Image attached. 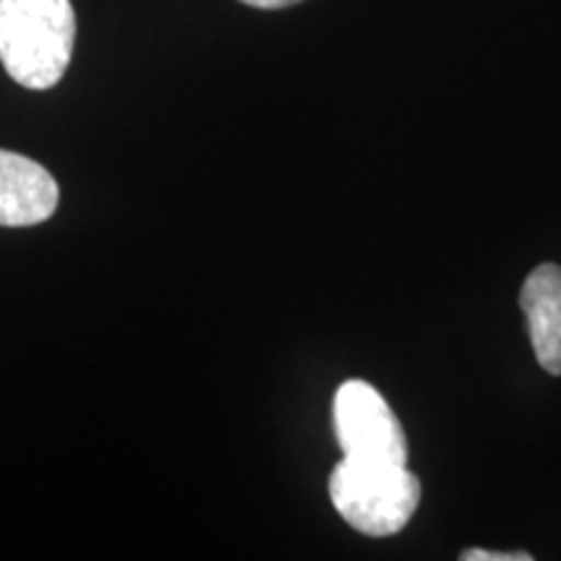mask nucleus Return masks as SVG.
Returning <instances> with one entry per match:
<instances>
[{
    "instance_id": "f257e3e1",
    "label": "nucleus",
    "mask_w": 561,
    "mask_h": 561,
    "mask_svg": "<svg viewBox=\"0 0 561 561\" xmlns=\"http://www.w3.org/2000/svg\"><path fill=\"white\" fill-rule=\"evenodd\" d=\"M73 42L70 0H0V62L21 87L53 89L66 76Z\"/></svg>"
},
{
    "instance_id": "f03ea898",
    "label": "nucleus",
    "mask_w": 561,
    "mask_h": 561,
    "mask_svg": "<svg viewBox=\"0 0 561 561\" xmlns=\"http://www.w3.org/2000/svg\"><path fill=\"white\" fill-rule=\"evenodd\" d=\"M331 502L351 528L364 536L403 530L421 502V483L405 466L343 458L331 473Z\"/></svg>"
},
{
    "instance_id": "7ed1b4c3",
    "label": "nucleus",
    "mask_w": 561,
    "mask_h": 561,
    "mask_svg": "<svg viewBox=\"0 0 561 561\" xmlns=\"http://www.w3.org/2000/svg\"><path fill=\"white\" fill-rule=\"evenodd\" d=\"M335 437L343 458L385 466L409 462V442L388 401L364 380L343 382L333 401Z\"/></svg>"
},
{
    "instance_id": "20e7f679",
    "label": "nucleus",
    "mask_w": 561,
    "mask_h": 561,
    "mask_svg": "<svg viewBox=\"0 0 561 561\" xmlns=\"http://www.w3.org/2000/svg\"><path fill=\"white\" fill-rule=\"evenodd\" d=\"M58 182L37 161L0 151V227H34L55 214Z\"/></svg>"
},
{
    "instance_id": "39448f33",
    "label": "nucleus",
    "mask_w": 561,
    "mask_h": 561,
    "mask_svg": "<svg viewBox=\"0 0 561 561\" xmlns=\"http://www.w3.org/2000/svg\"><path fill=\"white\" fill-rule=\"evenodd\" d=\"M536 359L549 375H561V265L543 263L530 271L520 291Z\"/></svg>"
},
{
    "instance_id": "423d86ee",
    "label": "nucleus",
    "mask_w": 561,
    "mask_h": 561,
    "mask_svg": "<svg viewBox=\"0 0 561 561\" xmlns=\"http://www.w3.org/2000/svg\"><path fill=\"white\" fill-rule=\"evenodd\" d=\"M462 561H530L533 557L525 551L515 553H500V551H486V549H468L460 553Z\"/></svg>"
},
{
    "instance_id": "0eeeda50",
    "label": "nucleus",
    "mask_w": 561,
    "mask_h": 561,
    "mask_svg": "<svg viewBox=\"0 0 561 561\" xmlns=\"http://www.w3.org/2000/svg\"><path fill=\"white\" fill-rule=\"evenodd\" d=\"M244 5H252V9H265V11H276V9H289V5H297L301 0H240Z\"/></svg>"
}]
</instances>
